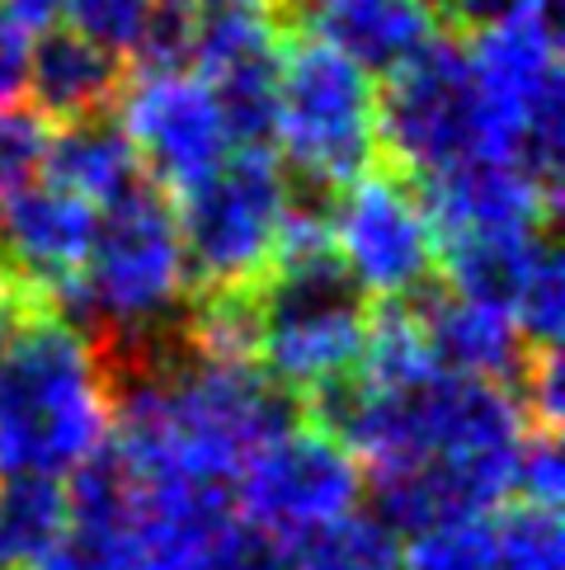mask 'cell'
Returning a JSON list of instances; mask_svg holds the SVG:
<instances>
[{
	"label": "cell",
	"mask_w": 565,
	"mask_h": 570,
	"mask_svg": "<svg viewBox=\"0 0 565 570\" xmlns=\"http://www.w3.org/2000/svg\"><path fill=\"white\" fill-rule=\"evenodd\" d=\"M278 147L288 179L339 194L377 166V80L320 38L288 29L278 57Z\"/></svg>",
	"instance_id": "3"
},
{
	"label": "cell",
	"mask_w": 565,
	"mask_h": 570,
	"mask_svg": "<svg viewBox=\"0 0 565 570\" xmlns=\"http://www.w3.org/2000/svg\"><path fill=\"white\" fill-rule=\"evenodd\" d=\"M151 6L156 0H67V19H71V33L86 38L90 48L109 52L113 62H123V57L137 52L141 43V29H147L151 19Z\"/></svg>",
	"instance_id": "19"
},
{
	"label": "cell",
	"mask_w": 565,
	"mask_h": 570,
	"mask_svg": "<svg viewBox=\"0 0 565 570\" xmlns=\"http://www.w3.org/2000/svg\"><path fill=\"white\" fill-rule=\"evenodd\" d=\"M109 439V386L90 335L38 312L0 363V476L62 481Z\"/></svg>",
	"instance_id": "1"
},
{
	"label": "cell",
	"mask_w": 565,
	"mask_h": 570,
	"mask_svg": "<svg viewBox=\"0 0 565 570\" xmlns=\"http://www.w3.org/2000/svg\"><path fill=\"white\" fill-rule=\"evenodd\" d=\"M274 10H278V0H274Z\"/></svg>",
	"instance_id": "28"
},
{
	"label": "cell",
	"mask_w": 565,
	"mask_h": 570,
	"mask_svg": "<svg viewBox=\"0 0 565 570\" xmlns=\"http://www.w3.org/2000/svg\"><path fill=\"white\" fill-rule=\"evenodd\" d=\"M0 10H6L24 33H48V29H57L67 0H0Z\"/></svg>",
	"instance_id": "26"
},
{
	"label": "cell",
	"mask_w": 565,
	"mask_h": 570,
	"mask_svg": "<svg viewBox=\"0 0 565 570\" xmlns=\"http://www.w3.org/2000/svg\"><path fill=\"white\" fill-rule=\"evenodd\" d=\"M406 302L415 307V316L424 325V340H429V354L443 373L509 386V392L518 386L533 350L504 312L457 297V293L443 288V283H429V288H419Z\"/></svg>",
	"instance_id": "11"
},
{
	"label": "cell",
	"mask_w": 565,
	"mask_h": 570,
	"mask_svg": "<svg viewBox=\"0 0 565 570\" xmlns=\"http://www.w3.org/2000/svg\"><path fill=\"white\" fill-rule=\"evenodd\" d=\"M396 570H495L490 561V523H443L429 533L410 538V547L400 552Z\"/></svg>",
	"instance_id": "20"
},
{
	"label": "cell",
	"mask_w": 565,
	"mask_h": 570,
	"mask_svg": "<svg viewBox=\"0 0 565 570\" xmlns=\"http://www.w3.org/2000/svg\"><path fill=\"white\" fill-rule=\"evenodd\" d=\"M43 179L76 198H86L95 213H105L109 203L128 198L137 185H147V175L137 166L132 141L123 137L113 114L80 118V124H62L48 137L43 156Z\"/></svg>",
	"instance_id": "14"
},
{
	"label": "cell",
	"mask_w": 565,
	"mask_h": 570,
	"mask_svg": "<svg viewBox=\"0 0 565 570\" xmlns=\"http://www.w3.org/2000/svg\"><path fill=\"white\" fill-rule=\"evenodd\" d=\"M38 312H48V307L29 288H19L6 269H0V363H6L10 344L19 340V331H24V321L38 316Z\"/></svg>",
	"instance_id": "25"
},
{
	"label": "cell",
	"mask_w": 565,
	"mask_h": 570,
	"mask_svg": "<svg viewBox=\"0 0 565 570\" xmlns=\"http://www.w3.org/2000/svg\"><path fill=\"white\" fill-rule=\"evenodd\" d=\"M330 240L339 264L363 288V297L406 302L434 283V227L419 203V189L391 166H377L345 185L330 203Z\"/></svg>",
	"instance_id": "6"
},
{
	"label": "cell",
	"mask_w": 565,
	"mask_h": 570,
	"mask_svg": "<svg viewBox=\"0 0 565 570\" xmlns=\"http://www.w3.org/2000/svg\"><path fill=\"white\" fill-rule=\"evenodd\" d=\"M227 570H297V557L288 542H274L265 533H255V528H246L236 552L227 557Z\"/></svg>",
	"instance_id": "24"
},
{
	"label": "cell",
	"mask_w": 565,
	"mask_h": 570,
	"mask_svg": "<svg viewBox=\"0 0 565 570\" xmlns=\"http://www.w3.org/2000/svg\"><path fill=\"white\" fill-rule=\"evenodd\" d=\"M231 500L246 528L293 547L354 514L363 500V466L345 443L301 420L293 434L274 439L246 462Z\"/></svg>",
	"instance_id": "7"
},
{
	"label": "cell",
	"mask_w": 565,
	"mask_h": 570,
	"mask_svg": "<svg viewBox=\"0 0 565 570\" xmlns=\"http://www.w3.org/2000/svg\"><path fill=\"white\" fill-rule=\"evenodd\" d=\"M307 33L335 48L363 76L387 80L443 38L434 0H335L307 19Z\"/></svg>",
	"instance_id": "12"
},
{
	"label": "cell",
	"mask_w": 565,
	"mask_h": 570,
	"mask_svg": "<svg viewBox=\"0 0 565 570\" xmlns=\"http://www.w3.org/2000/svg\"><path fill=\"white\" fill-rule=\"evenodd\" d=\"M514 495L523 504L561 509L565 495V462H561V434H537L528 430L518 458H514Z\"/></svg>",
	"instance_id": "22"
},
{
	"label": "cell",
	"mask_w": 565,
	"mask_h": 570,
	"mask_svg": "<svg viewBox=\"0 0 565 570\" xmlns=\"http://www.w3.org/2000/svg\"><path fill=\"white\" fill-rule=\"evenodd\" d=\"M293 557H297V570H396L400 542L368 509H354L349 519L293 542Z\"/></svg>",
	"instance_id": "16"
},
{
	"label": "cell",
	"mask_w": 565,
	"mask_h": 570,
	"mask_svg": "<svg viewBox=\"0 0 565 570\" xmlns=\"http://www.w3.org/2000/svg\"><path fill=\"white\" fill-rule=\"evenodd\" d=\"M170 208L194 293L259 288L288 217V170L278 151H231Z\"/></svg>",
	"instance_id": "5"
},
{
	"label": "cell",
	"mask_w": 565,
	"mask_h": 570,
	"mask_svg": "<svg viewBox=\"0 0 565 570\" xmlns=\"http://www.w3.org/2000/svg\"><path fill=\"white\" fill-rule=\"evenodd\" d=\"M476 156L509 151L476 86L467 43L443 33L377 86V160L410 185H429Z\"/></svg>",
	"instance_id": "4"
},
{
	"label": "cell",
	"mask_w": 565,
	"mask_h": 570,
	"mask_svg": "<svg viewBox=\"0 0 565 570\" xmlns=\"http://www.w3.org/2000/svg\"><path fill=\"white\" fill-rule=\"evenodd\" d=\"M335 6V0H278V14H282V24L288 29H301V19H311L316 10H326Z\"/></svg>",
	"instance_id": "27"
},
{
	"label": "cell",
	"mask_w": 565,
	"mask_h": 570,
	"mask_svg": "<svg viewBox=\"0 0 565 570\" xmlns=\"http://www.w3.org/2000/svg\"><path fill=\"white\" fill-rule=\"evenodd\" d=\"M189 293L170 194L147 179L99 213L86 269L48 302V312L90 335V344H128L170 335L189 307Z\"/></svg>",
	"instance_id": "2"
},
{
	"label": "cell",
	"mask_w": 565,
	"mask_h": 570,
	"mask_svg": "<svg viewBox=\"0 0 565 570\" xmlns=\"http://www.w3.org/2000/svg\"><path fill=\"white\" fill-rule=\"evenodd\" d=\"M561 316H565V288H561V250L556 236H542V246L518 283V297L509 307V321L528 350H556L561 344Z\"/></svg>",
	"instance_id": "18"
},
{
	"label": "cell",
	"mask_w": 565,
	"mask_h": 570,
	"mask_svg": "<svg viewBox=\"0 0 565 570\" xmlns=\"http://www.w3.org/2000/svg\"><path fill=\"white\" fill-rule=\"evenodd\" d=\"M490 561L495 570H565L561 514L542 504H504L490 523Z\"/></svg>",
	"instance_id": "17"
},
{
	"label": "cell",
	"mask_w": 565,
	"mask_h": 570,
	"mask_svg": "<svg viewBox=\"0 0 565 570\" xmlns=\"http://www.w3.org/2000/svg\"><path fill=\"white\" fill-rule=\"evenodd\" d=\"M95 227L99 213L86 198L33 179L29 189L0 203V269L48 307L86 269Z\"/></svg>",
	"instance_id": "9"
},
{
	"label": "cell",
	"mask_w": 565,
	"mask_h": 570,
	"mask_svg": "<svg viewBox=\"0 0 565 570\" xmlns=\"http://www.w3.org/2000/svg\"><path fill=\"white\" fill-rule=\"evenodd\" d=\"M123 62L90 48L71 29H48L33 38L29 95L38 105L33 114L43 124H80V118L113 114V105L123 99Z\"/></svg>",
	"instance_id": "13"
},
{
	"label": "cell",
	"mask_w": 565,
	"mask_h": 570,
	"mask_svg": "<svg viewBox=\"0 0 565 570\" xmlns=\"http://www.w3.org/2000/svg\"><path fill=\"white\" fill-rule=\"evenodd\" d=\"M29 52H33V33H24L0 10V114L19 109V99L29 95Z\"/></svg>",
	"instance_id": "23"
},
{
	"label": "cell",
	"mask_w": 565,
	"mask_h": 570,
	"mask_svg": "<svg viewBox=\"0 0 565 570\" xmlns=\"http://www.w3.org/2000/svg\"><path fill=\"white\" fill-rule=\"evenodd\" d=\"M52 124H43L33 109H6L0 114V203L29 189L48 156Z\"/></svg>",
	"instance_id": "21"
},
{
	"label": "cell",
	"mask_w": 565,
	"mask_h": 570,
	"mask_svg": "<svg viewBox=\"0 0 565 570\" xmlns=\"http://www.w3.org/2000/svg\"><path fill=\"white\" fill-rule=\"evenodd\" d=\"M123 114L118 128L132 141L141 175L160 194L179 198L208 179L231 156L227 128H221L217 99L194 71H151L123 86Z\"/></svg>",
	"instance_id": "8"
},
{
	"label": "cell",
	"mask_w": 565,
	"mask_h": 570,
	"mask_svg": "<svg viewBox=\"0 0 565 570\" xmlns=\"http://www.w3.org/2000/svg\"><path fill=\"white\" fill-rule=\"evenodd\" d=\"M434 236L453 232H552L561 217V189L509 156H476L467 166L415 185Z\"/></svg>",
	"instance_id": "10"
},
{
	"label": "cell",
	"mask_w": 565,
	"mask_h": 570,
	"mask_svg": "<svg viewBox=\"0 0 565 570\" xmlns=\"http://www.w3.org/2000/svg\"><path fill=\"white\" fill-rule=\"evenodd\" d=\"M67 538L62 481L6 476L0 485V570H43Z\"/></svg>",
	"instance_id": "15"
}]
</instances>
